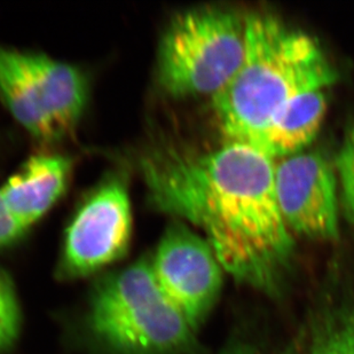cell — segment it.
Returning <instances> with one entry per match:
<instances>
[{
    "instance_id": "1",
    "label": "cell",
    "mask_w": 354,
    "mask_h": 354,
    "mask_svg": "<svg viewBox=\"0 0 354 354\" xmlns=\"http://www.w3.org/2000/svg\"><path fill=\"white\" fill-rule=\"evenodd\" d=\"M275 164L250 145L224 141L202 153L155 148L140 167L156 210L200 228L237 283L273 295L296 248L277 205Z\"/></svg>"
},
{
    "instance_id": "2",
    "label": "cell",
    "mask_w": 354,
    "mask_h": 354,
    "mask_svg": "<svg viewBox=\"0 0 354 354\" xmlns=\"http://www.w3.org/2000/svg\"><path fill=\"white\" fill-rule=\"evenodd\" d=\"M337 71L308 32L264 12L245 14V47L232 80L212 97L225 141L254 147L277 111L301 92L326 88Z\"/></svg>"
},
{
    "instance_id": "3",
    "label": "cell",
    "mask_w": 354,
    "mask_h": 354,
    "mask_svg": "<svg viewBox=\"0 0 354 354\" xmlns=\"http://www.w3.org/2000/svg\"><path fill=\"white\" fill-rule=\"evenodd\" d=\"M87 326L114 354H183L195 344L196 330L160 290L151 257L97 282Z\"/></svg>"
},
{
    "instance_id": "4",
    "label": "cell",
    "mask_w": 354,
    "mask_h": 354,
    "mask_svg": "<svg viewBox=\"0 0 354 354\" xmlns=\"http://www.w3.org/2000/svg\"><path fill=\"white\" fill-rule=\"evenodd\" d=\"M245 14L200 6L174 15L158 43L156 83L171 97H214L240 67Z\"/></svg>"
},
{
    "instance_id": "5",
    "label": "cell",
    "mask_w": 354,
    "mask_h": 354,
    "mask_svg": "<svg viewBox=\"0 0 354 354\" xmlns=\"http://www.w3.org/2000/svg\"><path fill=\"white\" fill-rule=\"evenodd\" d=\"M132 209L123 174H111L84 201L66 230L60 275L77 279L100 271L127 254Z\"/></svg>"
},
{
    "instance_id": "6",
    "label": "cell",
    "mask_w": 354,
    "mask_h": 354,
    "mask_svg": "<svg viewBox=\"0 0 354 354\" xmlns=\"http://www.w3.org/2000/svg\"><path fill=\"white\" fill-rule=\"evenodd\" d=\"M151 268L162 292L198 330L217 303L224 281V268L210 243L174 221L160 239Z\"/></svg>"
},
{
    "instance_id": "7",
    "label": "cell",
    "mask_w": 354,
    "mask_h": 354,
    "mask_svg": "<svg viewBox=\"0 0 354 354\" xmlns=\"http://www.w3.org/2000/svg\"><path fill=\"white\" fill-rule=\"evenodd\" d=\"M275 194L291 233L312 240L339 234V191L334 165L319 151L281 158L275 164Z\"/></svg>"
},
{
    "instance_id": "8",
    "label": "cell",
    "mask_w": 354,
    "mask_h": 354,
    "mask_svg": "<svg viewBox=\"0 0 354 354\" xmlns=\"http://www.w3.org/2000/svg\"><path fill=\"white\" fill-rule=\"evenodd\" d=\"M71 172V160L64 155H34L0 187V196L28 231L62 196Z\"/></svg>"
},
{
    "instance_id": "9",
    "label": "cell",
    "mask_w": 354,
    "mask_h": 354,
    "mask_svg": "<svg viewBox=\"0 0 354 354\" xmlns=\"http://www.w3.org/2000/svg\"><path fill=\"white\" fill-rule=\"evenodd\" d=\"M28 64L60 138L77 127L88 102V82L73 64L46 54L27 53Z\"/></svg>"
},
{
    "instance_id": "10",
    "label": "cell",
    "mask_w": 354,
    "mask_h": 354,
    "mask_svg": "<svg viewBox=\"0 0 354 354\" xmlns=\"http://www.w3.org/2000/svg\"><path fill=\"white\" fill-rule=\"evenodd\" d=\"M0 97L17 123L37 140L61 139L31 73L27 52L0 45Z\"/></svg>"
},
{
    "instance_id": "11",
    "label": "cell",
    "mask_w": 354,
    "mask_h": 354,
    "mask_svg": "<svg viewBox=\"0 0 354 354\" xmlns=\"http://www.w3.org/2000/svg\"><path fill=\"white\" fill-rule=\"evenodd\" d=\"M326 88L305 91L288 101L254 148L273 160L301 153L315 140L327 111Z\"/></svg>"
},
{
    "instance_id": "12",
    "label": "cell",
    "mask_w": 354,
    "mask_h": 354,
    "mask_svg": "<svg viewBox=\"0 0 354 354\" xmlns=\"http://www.w3.org/2000/svg\"><path fill=\"white\" fill-rule=\"evenodd\" d=\"M301 354H354V284L328 291L308 319Z\"/></svg>"
},
{
    "instance_id": "13",
    "label": "cell",
    "mask_w": 354,
    "mask_h": 354,
    "mask_svg": "<svg viewBox=\"0 0 354 354\" xmlns=\"http://www.w3.org/2000/svg\"><path fill=\"white\" fill-rule=\"evenodd\" d=\"M342 209L346 221L354 226V122L348 127L335 160Z\"/></svg>"
},
{
    "instance_id": "14",
    "label": "cell",
    "mask_w": 354,
    "mask_h": 354,
    "mask_svg": "<svg viewBox=\"0 0 354 354\" xmlns=\"http://www.w3.org/2000/svg\"><path fill=\"white\" fill-rule=\"evenodd\" d=\"M21 330V310L10 277L0 268V352L12 348Z\"/></svg>"
},
{
    "instance_id": "15",
    "label": "cell",
    "mask_w": 354,
    "mask_h": 354,
    "mask_svg": "<svg viewBox=\"0 0 354 354\" xmlns=\"http://www.w3.org/2000/svg\"><path fill=\"white\" fill-rule=\"evenodd\" d=\"M26 232L27 230L14 221L0 196V249L17 242Z\"/></svg>"
},
{
    "instance_id": "16",
    "label": "cell",
    "mask_w": 354,
    "mask_h": 354,
    "mask_svg": "<svg viewBox=\"0 0 354 354\" xmlns=\"http://www.w3.org/2000/svg\"><path fill=\"white\" fill-rule=\"evenodd\" d=\"M221 354H264L263 352L259 351L258 348L251 346V345L243 344V343H239V344L232 345L230 348H226Z\"/></svg>"
}]
</instances>
